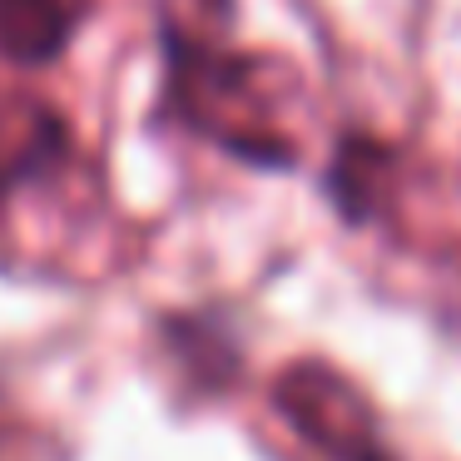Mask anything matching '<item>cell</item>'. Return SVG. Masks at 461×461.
<instances>
[{
	"instance_id": "6",
	"label": "cell",
	"mask_w": 461,
	"mask_h": 461,
	"mask_svg": "<svg viewBox=\"0 0 461 461\" xmlns=\"http://www.w3.org/2000/svg\"><path fill=\"white\" fill-rule=\"evenodd\" d=\"M0 213H5V203H0Z\"/></svg>"
},
{
	"instance_id": "2",
	"label": "cell",
	"mask_w": 461,
	"mask_h": 461,
	"mask_svg": "<svg viewBox=\"0 0 461 461\" xmlns=\"http://www.w3.org/2000/svg\"><path fill=\"white\" fill-rule=\"evenodd\" d=\"M273 407L308 447L332 461H397L382 441L367 397L328 362H293L273 382Z\"/></svg>"
},
{
	"instance_id": "1",
	"label": "cell",
	"mask_w": 461,
	"mask_h": 461,
	"mask_svg": "<svg viewBox=\"0 0 461 461\" xmlns=\"http://www.w3.org/2000/svg\"><path fill=\"white\" fill-rule=\"evenodd\" d=\"M298 75L268 55H174V100L194 130L219 140L239 159L293 164V144L283 140V95L298 90Z\"/></svg>"
},
{
	"instance_id": "4",
	"label": "cell",
	"mask_w": 461,
	"mask_h": 461,
	"mask_svg": "<svg viewBox=\"0 0 461 461\" xmlns=\"http://www.w3.org/2000/svg\"><path fill=\"white\" fill-rule=\"evenodd\" d=\"M328 184H332V199H338L342 219L367 223L387 209L392 189H397V159H392L387 144L367 140V134H348L338 144Z\"/></svg>"
},
{
	"instance_id": "5",
	"label": "cell",
	"mask_w": 461,
	"mask_h": 461,
	"mask_svg": "<svg viewBox=\"0 0 461 461\" xmlns=\"http://www.w3.org/2000/svg\"><path fill=\"white\" fill-rule=\"evenodd\" d=\"M159 31L169 60L219 50L233 31V0H159Z\"/></svg>"
},
{
	"instance_id": "3",
	"label": "cell",
	"mask_w": 461,
	"mask_h": 461,
	"mask_svg": "<svg viewBox=\"0 0 461 461\" xmlns=\"http://www.w3.org/2000/svg\"><path fill=\"white\" fill-rule=\"evenodd\" d=\"M85 15L90 0H0V55L15 65H50Z\"/></svg>"
}]
</instances>
